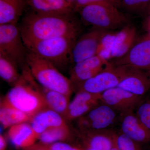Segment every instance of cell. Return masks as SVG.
Here are the masks:
<instances>
[{
	"label": "cell",
	"instance_id": "1",
	"mask_svg": "<svg viewBox=\"0 0 150 150\" xmlns=\"http://www.w3.org/2000/svg\"><path fill=\"white\" fill-rule=\"evenodd\" d=\"M25 46L40 40L61 37L79 38V22L70 14H41L31 11L19 26Z\"/></svg>",
	"mask_w": 150,
	"mask_h": 150
},
{
	"label": "cell",
	"instance_id": "2",
	"mask_svg": "<svg viewBox=\"0 0 150 150\" xmlns=\"http://www.w3.org/2000/svg\"><path fill=\"white\" fill-rule=\"evenodd\" d=\"M38 85L27 66L3 100L32 118L38 112L48 108Z\"/></svg>",
	"mask_w": 150,
	"mask_h": 150
},
{
	"label": "cell",
	"instance_id": "3",
	"mask_svg": "<svg viewBox=\"0 0 150 150\" xmlns=\"http://www.w3.org/2000/svg\"><path fill=\"white\" fill-rule=\"evenodd\" d=\"M26 60L31 75L38 83L45 88L71 96L73 89L71 81L55 65L27 50Z\"/></svg>",
	"mask_w": 150,
	"mask_h": 150
},
{
	"label": "cell",
	"instance_id": "4",
	"mask_svg": "<svg viewBox=\"0 0 150 150\" xmlns=\"http://www.w3.org/2000/svg\"><path fill=\"white\" fill-rule=\"evenodd\" d=\"M81 20L93 28L110 31L123 28L129 19L109 1L97 2L85 6L79 11Z\"/></svg>",
	"mask_w": 150,
	"mask_h": 150
},
{
	"label": "cell",
	"instance_id": "5",
	"mask_svg": "<svg viewBox=\"0 0 150 150\" xmlns=\"http://www.w3.org/2000/svg\"><path fill=\"white\" fill-rule=\"evenodd\" d=\"M77 38L61 37L40 40L25 46L28 51L51 62L57 68L71 62Z\"/></svg>",
	"mask_w": 150,
	"mask_h": 150
},
{
	"label": "cell",
	"instance_id": "6",
	"mask_svg": "<svg viewBox=\"0 0 150 150\" xmlns=\"http://www.w3.org/2000/svg\"><path fill=\"white\" fill-rule=\"evenodd\" d=\"M0 52L10 58L18 66H27V49L17 24L0 25Z\"/></svg>",
	"mask_w": 150,
	"mask_h": 150
},
{
	"label": "cell",
	"instance_id": "7",
	"mask_svg": "<svg viewBox=\"0 0 150 150\" xmlns=\"http://www.w3.org/2000/svg\"><path fill=\"white\" fill-rule=\"evenodd\" d=\"M132 69L131 67L113 65L110 69L79 83L80 91L102 93L109 89L118 86Z\"/></svg>",
	"mask_w": 150,
	"mask_h": 150
},
{
	"label": "cell",
	"instance_id": "8",
	"mask_svg": "<svg viewBox=\"0 0 150 150\" xmlns=\"http://www.w3.org/2000/svg\"><path fill=\"white\" fill-rule=\"evenodd\" d=\"M115 66L131 67L150 74V35L138 38L127 54L111 62Z\"/></svg>",
	"mask_w": 150,
	"mask_h": 150
},
{
	"label": "cell",
	"instance_id": "9",
	"mask_svg": "<svg viewBox=\"0 0 150 150\" xmlns=\"http://www.w3.org/2000/svg\"><path fill=\"white\" fill-rule=\"evenodd\" d=\"M110 31L93 28L78 38L72 49L71 62L76 64L97 55L102 38Z\"/></svg>",
	"mask_w": 150,
	"mask_h": 150
},
{
	"label": "cell",
	"instance_id": "10",
	"mask_svg": "<svg viewBox=\"0 0 150 150\" xmlns=\"http://www.w3.org/2000/svg\"><path fill=\"white\" fill-rule=\"evenodd\" d=\"M113 66L111 62L96 55L75 64L70 72L72 83L79 84Z\"/></svg>",
	"mask_w": 150,
	"mask_h": 150
},
{
	"label": "cell",
	"instance_id": "11",
	"mask_svg": "<svg viewBox=\"0 0 150 150\" xmlns=\"http://www.w3.org/2000/svg\"><path fill=\"white\" fill-rule=\"evenodd\" d=\"M116 117L115 110L102 103L81 117L79 125L82 129L100 131L111 126Z\"/></svg>",
	"mask_w": 150,
	"mask_h": 150
},
{
	"label": "cell",
	"instance_id": "12",
	"mask_svg": "<svg viewBox=\"0 0 150 150\" xmlns=\"http://www.w3.org/2000/svg\"><path fill=\"white\" fill-rule=\"evenodd\" d=\"M141 97L117 86L102 93L101 102L123 113L137 107Z\"/></svg>",
	"mask_w": 150,
	"mask_h": 150
},
{
	"label": "cell",
	"instance_id": "13",
	"mask_svg": "<svg viewBox=\"0 0 150 150\" xmlns=\"http://www.w3.org/2000/svg\"><path fill=\"white\" fill-rule=\"evenodd\" d=\"M102 93L80 91L70 102L64 117L68 120L81 118L101 102Z\"/></svg>",
	"mask_w": 150,
	"mask_h": 150
},
{
	"label": "cell",
	"instance_id": "14",
	"mask_svg": "<svg viewBox=\"0 0 150 150\" xmlns=\"http://www.w3.org/2000/svg\"><path fill=\"white\" fill-rule=\"evenodd\" d=\"M136 27L133 25H126L116 33L111 46L109 60L119 59L128 53L138 39Z\"/></svg>",
	"mask_w": 150,
	"mask_h": 150
},
{
	"label": "cell",
	"instance_id": "15",
	"mask_svg": "<svg viewBox=\"0 0 150 150\" xmlns=\"http://www.w3.org/2000/svg\"><path fill=\"white\" fill-rule=\"evenodd\" d=\"M121 122L123 134L138 142L150 141V131L147 129L132 110L123 112Z\"/></svg>",
	"mask_w": 150,
	"mask_h": 150
},
{
	"label": "cell",
	"instance_id": "16",
	"mask_svg": "<svg viewBox=\"0 0 150 150\" xmlns=\"http://www.w3.org/2000/svg\"><path fill=\"white\" fill-rule=\"evenodd\" d=\"M118 87L142 96L150 90V74L132 68L129 74Z\"/></svg>",
	"mask_w": 150,
	"mask_h": 150
},
{
	"label": "cell",
	"instance_id": "17",
	"mask_svg": "<svg viewBox=\"0 0 150 150\" xmlns=\"http://www.w3.org/2000/svg\"><path fill=\"white\" fill-rule=\"evenodd\" d=\"M32 11L41 14H70L74 5L67 0H26Z\"/></svg>",
	"mask_w": 150,
	"mask_h": 150
},
{
	"label": "cell",
	"instance_id": "18",
	"mask_svg": "<svg viewBox=\"0 0 150 150\" xmlns=\"http://www.w3.org/2000/svg\"><path fill=\"white\" fill-rule=\"evenodd\" d=\"M30 123L38 138L49 128L67 125L62 115L49 108L38 112L32 117Z\"/></svg>",
	"mask_w": 150,
	"mask_h": 150
},
{
	"label": "cell",
	"instance_id": "19",
	"mask_svg": "<svg viewBox=\"0 0 150 150\" xmlns=\"http://www.w3.org/2000/svg\"><path fill=\"white\" fill-rule=\"evenodd\" d=\"M8 136L15 146L18 148L31 147L38 137L28 122L16 124L9 128Z\"/></svg>",
	"mask_w": 150,
	"mask_h": 150
},
{
	"label": "cell",
	"instance_id": "20",
	"mask_svg": "<svg viewBox=\"0 0 150 150\" xmlns=\"http://www.w3.org/2000/svg\"><path fill=\"white\" fill-rule=\"evenodd\" d=\"M26 4V0H0V25L17 24Z\"/></svg>",
	"mask_w": 150,
	"mask_h": 150
},
{
	"label": "cell",
	"instance_id": "21",
	"mask_svg": "<svg viewBox=\"0 0 150 150\" xmlns=\"http://www.w3.org/2000/svg\"><path fill=\"white\" fill-rule=\"evenodd\" d=\"M38 88L48 108L65 117L69 105L70 97L59 92L45 88L39 84Z\"/></svg>",
	"mask_w": 150,
	"mask_h": 150
},
{
	"label": "cell",
	"instance_id": "22",
	"mask_svg": "<svg viewBox=\"0 0 150 150\" xmlns=\"http://www.w3.org/2000/svg\"><path fill=\"white\" fill-rule=\"evenodd\" d=\"M31 117L2 100L0 108V121L4 129L19 123L30 122Z\"/></svg>",
	"mask_w": 150,
	"mask_h": 150
},
{
	"label": "cell",
	"instance_id": "23",
	"mask_svg": "<svg viewBox=\"0 0 150 150\" xmlns=\"http://www.w3.org/2000/svg\"><path fill=\"white\" fill-rule=\"evenodd\" d=\"M18 67L10 58L0 52V76L4 81L13 86L16 83L21 76Z\"/></svg>",
	"mask_w": 150,
	"mask_h": 150
},
{
	"label": "cell",
	"instance_id": "24",
	"mask_svg": "<svg viewBox=\"0 0 150 150\" xmlns=\"http://www.w3.org/2000/svg\"><path fill=\"white\" fill-rule=\"evenodd\" d=\"M70 135L67 125L48 129L39 136L38 139L44 145H48L67 139Z\"/></svg>",
	"mask_w": 150,
	"mask_h": 150
},
{
	"label": "cell",
	"instance_id": "25",
	"mask_svg": "<svg viewBox=\"0 0 150 150\" xmlns=\"http://www.w3.org/2000/svg\"><path fill=\"white\" fill-rule=\"evenodd\" d=\"M120 7L128 13L146 17L150 9V0H121Z\"/></svg>",
	"mask_w": 150,
	"mask_h": 150
},
{
	"label": "cell",
	"instance_id": "26",
	"mask_svg": "<svg viewBox=\"0 0 150 150\" xmlns=\"http://www.w3.org/2000/svg\"><path fill=\"white\" fill-rule=\"evenodd\" d=\"M112 137L103 134H97L91 137L88 147L97 150H110L112 146Z\"/></svg>",
	"mask_w": 150,
	"mask_h": 150
},
{
	"label": "cell",
	"instance_id": "27",
	"mask_svg": "<svg viewBox=\"0 0 150 150\" xmlns=\"http://www.w3.org/2000/svg\"><path fill=\"white\" fill-rule=\"evenodd\" d=\"M136 114L143 125L150 131V98L141 101L137 106Z\"/></svg>",
	"mask_w": 150,
	"mask_h": 150
},
{
	"label": "cell",
	"instance_id": "28",
	"mask_svg": "<svg viewBox=\"0 0 150 150\" xmlns=\"http://www.w3.org/2000/svg\"><path fill=\"white\" fill-rule=\"evenodd\" d=\"M116 141L119 150H143L139 142L123 134L116 136Z\"/></svg>",
	"mask_w": 150,
	"mask_h": 150
},
{
	"label": "cell",
	"instance_id": "29",
	"mask_svg": "<svg viewBox=\"0 0 150 150\" xmlns=\"http://www.w3.org/2000/svg\"><path fill=\"white\" fill-rule=\"evenodd\" d=\"M46 146L49 150H82L79 148L73 146L62 142H56Z\"/></svg>",
	"mask_w": 150,
	"mask_h": 150
},
{
	"label": "cell",
	"instance_id": "30",
	"mask_svg": "<svg viewBox=\"0 0 150 150\" xmlns=\"http://www.w3.org/2000/svg\"><path fill=\"white\" fill-rule=\"evenodd\" d=\"M103 1H106V0H75L74 11V12L78 11L80 9L85 6Z\"/></svg>",
	"mask_w": 150,
	"mask_h": 150
},
{
	"label": "cell",
	"instance_id": "31",
	"mask_svg": "<svg viewBox=\"0 0 150 150\" xmlns=\"http://www.w3.org/2000/svg\"><path fill=\"white\" fill-rule=\"evenodd\" d=\"M143 27L146 31L148 32H150V14L146 16L144 20L143 21Z\"/></svg>",
	"mask_w": 150,
	"mask_h": 150
},
{
	"label": "cell",
	"instance_id": "32",
	"mask_svg": "<svg viewBox=\"0 0 150 150\" xmlns=\"http://www.w3.org/2000/svg\"><path fill=\"white\" fill-rule=\"evenodd\" d=\"M6 142L5 138L2 134L0 135V150H6Z\"/></svg>",
	"mask_w": 150,
	"mask_h": 150
},
{
	"label": "cell",
	"instance_id": "33",
	"mask_svg": "<svg viewBox=\"0 0 150 150\" xmlns=\"http://www.w3.org/2000/svg\"><path fill=\"white\" fill-rule=\"evenodd\" d=\"M112 137V146L110 150H119L117 146V144H116V135H113Z\"/></svg>",
	"mask_w": 150,
	"mask_h": 150
},
{
	"label": "cell",
	"instance_id": "34",
	"mask_svg": "<svg viewBox=\"0 0 150 150\" xmlns=\"http://www.w3.org/2000/svg\"><path fill=\"white\" fill-rule=\"evenodd\" d=\"M110 1V2L112 3L115 6L119 7H120V3H121V0H108Z\"/></svg>",
	"mask_w": 150,
	"mask_h": 150
},
{
	"label": "cell",
	"instance_id": "35",
	"mask_svg": "<svg viewBox=\"0 0 150 150\" xmlns=\"http://www.w3.org/2000/svg\"><path fill=\"white\" fill-rule=\"evenodd\" d=\"M36 150H49L46 145L44 146H38L35 148Z\"/></svg>",
	"mask_w": 150,
	"mask_h": 150
},
{
	"label": "cell",
	"instance_id": "36",
	"mask_svg": "<svg viewBox=\"0 0 150 150\" xmlns=\"http://www.w3.org/2000/svg\"><path fill=\"white\" fill-rule=\"evenodd\" d=\"M67 1H68L70 2L73 3V4H74V5L75 0H67Z\"/></svg>",
	"mask_w": 150,
	"mask_h": 150
},
{
	"label": "cell",
	"instance_id": "37",
	"mask_svg": "<svg viewBox=\"0 0 150 150\" xmlns=\"http://www.w3.org/2000/svg\"><path fill=\"white\" fill-rule=\"evenodd\" d=\"M150 9L149 11V12H148L147 15H150Z\"/></svg>",
	"mask_w": 150,
	"mask_h": 150
},
{
	"label": "cell",
	"instance_id": "38",
	"mask_svg": "<svg viewBox=\"0 0 150 150\" xmlns=\"http://www.w3.org/2000/svg\"><path fill=\"white\" fill-rule=\"evenodd\" d=\"M148 34H149V35H150V32H148Z\"/></svg>",
	"mask_w": 150,
	"mask_h": 150
},
{
	"label": "cell",
	"instance_id": "39",
	"mask_svg": "<svg viewBox=\"0 0 150 150\" xmlns=\"http://www.w3.org/2000/svg\"><path fill=\"white\" fill-rule=\"evenodd\" d=\"M33 150H36V149H35H35H33Z\"/></svg>",
	"mask_w": 150,
	"mask_h": 150
}]
</instances>
